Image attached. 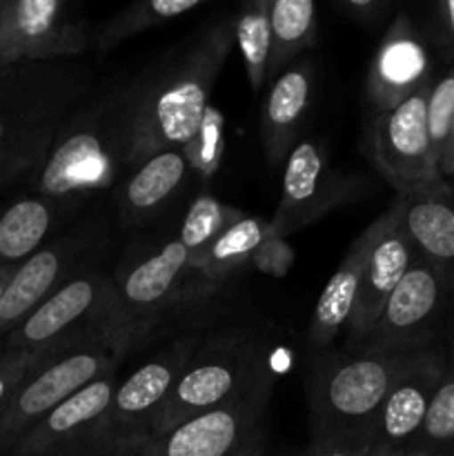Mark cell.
I'll list each match as a JSON object with an SVG mask.
<instances>
[{"label":"cell","instance_id":"cell-37","mask_svg":"<svg viewBox=\"0 0 454 456\" xmlns=\"http://www.w3.org/2000/svg\"><path fill=\"white\" fill-rule=\"evenodd\" d=\"M439 172L441 178H454V127L452 134H450L448 147H445L443 151V159H441L439 163Z\"/></svg>","mask_w":454,"mask_h":456},{"label":"cell","instance_id":"cell-36","mask_svg":"<svg viewBox=\"0 0 454 456\" xmlns=\"http://www.w3.org/2000/svg\"><path fill=\"white\" fill-rule=\"evenodd\" d=\"M432 36L443 49H454V0H443L432 7Z\"/></svg>","mask_w":454,"mask_h":456},{"label":"cell","instance_id":"cell-13","mask_svg":"<svg viewBox=\"0 0 454 456\" xmlns=\"http://www.w3.org/2000/svg\"><path fill=\"white\" fill-rule=\"evenodd\" d=\"M452 294L443 276L417 252V258L390 294L361 347L421 350L432 346V328L441 319Z\"/></svg>","mask_w":454,"mask_h":456},{"label":"cell","instance_id":"cell-19","mask_svg":"<svg viewBox=\"0 0 454 456\" xmlns=\"http://www.w3.org/2000/svg\"><path fill=\"white\" fill-rule=\"evenodd\" d=\"M430 80V58L412 22L399 16L383 38L368 76V96L378 111L396 105L426 87Z\"/></svg>","mask_w":454,"mask_h":456},{"label":"cell","instance_id":"cell-10","mask_svg":"<svg viewBox=\"0 0 454 456\" xmlns=\"http://www.w3.org/2000/svg\"><path fill=\"white\" fill-rule=\"evenodd\" d=\"M93 34L78 7L65 0H7L0 13V74L13 67L78 56Z\"/></svg>","mask_w":454,"mask_h":456},{"label":"cell","instance_id":"cell-6","mask_svg":"<svg viewBox=\"0 0 454 456\" xmlns=\"http://www.w3.org/2000/svg\"><path fill=\"white\" fill-rule=\"evenodd\" d=\"M194 350L191 341H178L134 370L116 387L85 456H138Z\"/></svg>","mask_w":454,"mask_h":456},{"label":"cell","instance_id":"cell-11","mask_svg":"<svg viewBox=\"0 0 454 456\" xmlns=\"http://www.w3.org/2000/svg\"><path fill=\"white\" fill-rule=\"evenodd\" d=\"M432 83L394 110L378 111L369 129L374 167L399 194L443 185L427 134V98Z\"/></svg>","mask_w":454,"mask_h":456},{"label":"cell","instance_id":"cell-28","mask_svg":"<svg viewBox=\"0 0 454 456\" xmlns=\"http://www.w3.org/2000/svg\"><path fill=\"white\" fill-rule=\"evenodd\" d=\"M270 7L272 0H252L243 4L239 16L234 18V43L239 45L249 87L254 92H258L267 80L272 47Z\"/></svg>","mask_w":454,"mask_h":456},{"label":"cell","instance_id":"cell-2","mask_svg":"<svg viewBox=\"0 0 454 456\" xmlns=\"http://www.w3.org/2000/svg\"><path fill=\"white\" fill-rule=\"evenodd\" d=\"M83 85V74L53 62L0 74V185L40 167Z\"/></svg>","mask_w":454,"mask_h":456},{"label":"cell","instance_id":"cell-26","mask_svg":"<svg viewBox=\"0 0 454 456\" xmlns=\"http://www.w3.org/2000/svg\"><path fill=\"white\" fill-rule=\"evenodd\" d=\"M270 236V223L261 221V218L243 216L214 240V245L203 254V258L191 265V272H199L207 281L225 279L231 272H239L249 263H254V256Z\"/></svg>","mask_w":454,"mask_h":456},{"label":"cell","instance_id":"cell-3","mask_svg":"<svg viewBox=\"0 0 454 456\" xmlns=\"http://www.w3.org/2000/svg\"><path fill=\"white\" fill-rule=\"evenodd\" d=\"M417 350H369L328 356L310 386L312 441L372 435L387 392Z\"/></svg>","mask_w":454,"mask_h":456},{"label":"cell","instance_id":"cell-30","mask_svg":"<svg viewBox=\"0 0 454 456\" xmlns=\"http://www.w3.org/2000/svg\"><path fill=\"white\" fill-rule=\"evenodd\" d=\"M409 450L430 456H454V337L445 352V372L434 392L421 432Z\"/></svg>","mask_w":454,"mask_h":456},{"label":"cell","instance_id":"cell-22","mask_svg":"<svg viewBox=\"0 0 454 456\" xmlns=\"http://www.w3.org/2000/svg\"><path fill=\"white\" fill-rule=\"evenodd\" d=\"M403 196V223L417 248L454 292V199L448 187H427Z\"/></svg>","mask_w":454,"mask_h":456},{"label":"cell","instance_id":"cell-18","mask_svg":"<svg viewBox=\"0 0 454 456\" xmlns=\"http://www.w3.org/2000/svg\"><path fill=\"white\" fill-rule=\"evenodd\" d=\"M87 252L85 239H58L43 245L13 270L0 298V338L18 328L36 307L74 276L80 256Z\"/></svg>","mask_w":454,"mask_h":456},{"label":"cell","instance_id":"cell-9","mask_svg":"<svg viewBox=\"0 0 454 456\" xmlns=\"http://www.w3.org/2000/svg\"><path fill=\"white\" fill-rule=\"evenodd\" d=\"M116 303V281L101 272L71 276L47 301L36 307L13 332L3 350L45 352L102 337Z\"/></svg>","mask_w":454,"mask_h":456},{"label":"cell","instance_id":"cell-8","mask_svg":"<svg viewBox=\"0 0 454 456\" xmlns=\"http://www.w3.org/2000/svg\"><path fill=\"white\" fill-rule=\"evenodd\" d=\"M190 254L181 240H169L158 252L141 258L116 281V303L102 328V337L127 354L150 334L160 316L181 298L182 283L190 274Z\"/></svg>","mask_w":454,"mask_h":456},{"label":"cell","instance_id":"cell-15","mask_svg":"<svg viewBox=\"0 0 454 456\" xmlns=\"http://www.w3.org/2000/svg\"><path fill=\"white\" fill-rule=\"evenodd\" d=\"M443 372L445 352L441 347L426 346L409 356L378 412L372 454L412 448Z\"/></svg>","mask_w":454,"mask_h":456},{"label":"cell","instance_id":"cell-33","mask_svg":"<svg viewBox=\"0 0 454 456\" xmlns=\"http://www.w3.org/2000/svg\"><path fill=\"white\" fill-rule=\"evenodd\" d=\"M83 343V341H80ZM76 346V343H74ZM71 346L53 347V350L45 352H13V350H0V414L13 399L20 383L34 372L36 368L49 361L52 356H58L61 352L69 350Z\"/></svg>","mask_w":454,"mask_h":456},{"label":"cell","instance_id":"cell-29","mask_svg":"<svg viewBox=\"0 0 454 456\" xmlns=\"http://www.w3.org/2000/svg\"><path fill=\"white\" fill-rule=\"evenodd\" d=\"M243 216L245 214L240 209L221 203L216 196L207 194V191L196 196L187 209L185 218H182L181 236H178L182 248L190 254V267L203 258V254L212 248L214 240L223 232L230 230Z\"/></svg>","mask_w":454,"mask_h":456},{"label":"cell","instance_id":"cell-7","mask_svg":"<svg viewBox=\"0 0 454 456\" xmlns=\"http://www.w3.org/2000/svg\"><path fill=\"white\" fill-rule=\"evenodd\" d=\"M123 359L105 337L76 343L36 368L0 414V456H4L40 419L89 383L114 372Z\"/></svg>","mask_w":454,"mask_h":456},{"label":"cell","instance_id":"cell-24","mask_svg":"<svg viewBox=\"0 0 454 456\" xmlns=\"http://www.w3.org/2000/svg\"><path fill=\"white\" fill-rule=\"evenodd\" d=\"M71 203L31 194L0 209V270H16L38 252Z\"/></svg>","mask_w":454,"mask_h":456},{"label":"cell","instance_id":"cell-39","mask_svg":"<svg viewBox=\"0 0 454 456\" xmlns=\"http://www.w3.org/2000/svg\"><path fill=\"white\" fill-rule=\"evenodd\" d=\"M236 456H263V441H258V444L249 445V448H245L243 452L236 454Z\"/></svg>","mask_w":454,"mask_h":456},{"label":"cell","instance_id":"cell-27","mask_svg":"<svg viewBox=\"0 0 454 456\" xmlns=\"http://www.w3.org/2000/svg\"><path fill=\"white\" fill-rule=\"evenodd\" d=\"M203 7V0H142L125 7L123 12L114 13L107 22H102L101 29L93 34L92 43L98 52H109L116 45L125 43L132 36L151 27L165 25L174 18L182 16L187 12Z\"/></svg>","mask_w":454,"mask_h":456},{"label":"cell","instance_id":"cell-23","mask_svg":"<svg viewBox=\"0 0 454 456\" xmlns=\"http://www.w3.org/2000/svg\"><path fill=\"white\" fill-rule=\"evenodd\" d=\"M190 169V160L182 150H165L142 160L120 191L123 216L134 225L158 216L182 190Z\"/></svg>","mask_w":454,"mask_h":456},{"label":"cell","instance_id":"cell-12","mask_svg":"<svg viewBox=\"0 0 454 456\" xmlns=\"http://www.w3.org/2000/svg\"><path fill=\"white\" fill-rule=\"evenodd\" d=\"M274 379L265 374L230 403L187 419L150 441L138 456H236L263 441L261 421Z\"/></svg>","mask_w":454,"mask_h":456},{"label":"cell","instance_id":"cell-4","mask_svg":"<svg viewBox=\"0 0 454 456\" xmlns=\"http://www.w3.org/2000/svg\"><path fill=\"white\" fill-rule=\"evenodd\" d=\"M125 165V94L71 114L34 172L36 194L74 203Z\"/></svg>","mask_w":454,"mask_h":456},{"label":"cell","instance_id":"cell-31","mask_svg":"<svg viewBox=\"0 0 454 456\" xmlns=\"http://www.w3.org/2000/svg\"><path fill=\"white\" fill-rule=\"evenodd\" d=\"M454 127V69L432 83L427 98V134L436 163H441Z\"/></svg>","mask_w":454,"mask_h":456},{"label":"cell","instance_id":"cell-34","mask_svg":"<svg viewBox=\"0 0 454 456\" xmlns=\"http://www.w3.org/2000/svg\"><path fill=\"white\" fill-rule=\"evenodd\" d=\"M372 435H354L336 436V439L312 441L310 450L303 456H372Z\"/></svg>","mask_w":454,"mask_h":456},{"label":"cell","instance_id":"cell-16","mask_svg":"<svg viewBox=\"0 0 454 456\" xmlns=\"http://www.w3.org/2000/svg\"><path fill=\"white\" fill-rule=\"evenodd\" d=\"M116 387L114 372L96 379L40 419L4 456H85Z\"/></svg>","mask_w":454,"mask_h":456},{"label":"cell","instance_id":"cell-35","mask_svg":"<svg viewBox=\"0 0 454 456\" xmlns=\"http://www.w3.org/2000/svg\"><path fill=\"white\" fill-rule=\"evenodd\" d=\"M336 9L359 25H377L390 9L387 0H336Z\"/></svg>","mask_w":454,"mask_h":456},{"label":"cell","instance_id":"cell-17","mask_svg":"<svg viewBox=\"0 0 454 456\" xmlns=\"http://www.w3.org/2000/svg\"><path fill=\"white\" fill-rule=\"evenodd\" d=\"M387 209H390V221L369 252L361 276L354 312L347 323V334L354 346L363 343L365 334L377 323L390 294L417 258V248L403 223V196H399Z\"/></svg>","mask_w":454,"mask_h":456},{"label":"cell","instance_id":"cell-14","mask_svg":"<svg viewBox=\"0 0 454 456\" xmlns=\"http://www.w3.org/2000/svg\"><path fill=\"white\" fill-rule=\"evenodd\" d=\"M350 199H354V185L329 167L323 147L298 141L283 165L280 203L270 221L272 236L283 239L303 230Z\"/></svg>","mask_w":454,"mask_h":456},{"label":"cell","instance_id":"cell-38","mask_svg":"<svg viewBox=\"0 0 454 456\" xmlns=\"http://www.w3.org/2000/svg\"><path fill=\"white\" fill-rule=\"evenodd\" d=\"M372 456H430V454L417 452V450H394V452H374Z\"/></svg>","mask_w":454,"mask_h":456},{"label":"cell","instance_id":"cell-25","mask_svg":"<svg viewBox=\"0 0 454 456\" xmlns=\"http://www.w3.org/2000/svg\"><path fill=\"white\" fill-rule=\"evenodd\" d=\"M270 65L267 80L283 74L298 53L316 40V4L312 0H272Z\"/></svg>","mask_w":454,"mask_h":456},{"label":"cell","instance_id":"cell-5","mask_svg":"<svg viewBox=\"0 0 454 456\" xmlns=\"http://www.w3.org/2000/svg\"><path fill=\"white\" fill-rule=\"evenodd\" d=\"M265 374H270L265 352L258 338L249 332H230L205 343L203 347H196L151 428L150 441L158 439L196 414L230 403Z\"/></svg>","mask_w":454,"mask_h":456},{"label":"cell","instance_id":"cell-40","mask_svg":"<svg viewBox=\"0 0 454 456\" xmlns=\"http://www.w3.org/2000/svg\"><path fill=\"white\" fill-rule=\"evenodd\" d=\"M12 274H13V270H0V298H3V292H4V288H7Z\"/></svg>","mask_w":454,"mask_h":456},{"label":"cell","instance_id":"cell-32","mask_svg":"<svg viewBox=\"0 0 454 456\" xmlns=\"http://www.w3.org/2000/svg\"><path fill=\"white\" fill-rule=\"evenodd\" d=\"M182 154L190 160V167L203 176H209L221 165L223 154H225V125H223L221 114H216L212 107L196 136L182 147Z\"/></svg>","mask_w":454,"mask_h":456},{"label":"cell","instance_id":"cell-20","mask_svg":"<svg viewBox=\"0 0 454 456\" xmlns=\"http://www.w3.org/2000/svg\"><path fill=\"white\" fill-rule=\"evenodd\" d=\"M314 76V65L301 61L276 76L267 89L261 110V138L272 165H285L289 151L296 147L298 134L312 110Z\"/></svg>","mask_w":454,"mask_h":456},{"label":"cell","instance_id":"cell-41","mask_svg":"<svg viewBox=\"0 0 454 456\" xmlns=\"http://www.w3.org/2000/svg\"><path fill=\"white\" fill-rule=\"evenodd\" d=\"M4 4H7V0H0V13L4 12Z\"/></svg>","mask_w":454,"mask_h":456},{"label":"cell","instance_id":"cell-21","mask_svg":"<svg viewBox=\"0 0 454 456\" xmlns=\"http://www.w3.org/2000/svg\"><path fill=\"white\" fill-rule=\"evenodd\" d=\"M387 221H390V209L381 214L377 221L369 223L363 232L354 239L350 249L343 256L338 270L329 276L328 285L320 292L319 301H316L314 314L310 321V338L312 347H325L338 337L343 328H347L350 316L354 312L356 294H359L361 276H363L365 263H368L369 252L377 245L378 236L385 230Z\"/></svg>","mask_w":454,"mask_h":456},{"label":"cell","instance_id":"cell-1","mask_svg":"<svg viewBox=\"0 0 454 456\" xmlns=\"http://www.w3.org/2000/svg\"><path fill=\"white\" fill-rule=\"evenodd\" d=\"M231 43L234 18L212 20L125 92V165L182 150L196 136Z\"/></svg>","mask_w":454,"mask_h":456}]
</instances>
